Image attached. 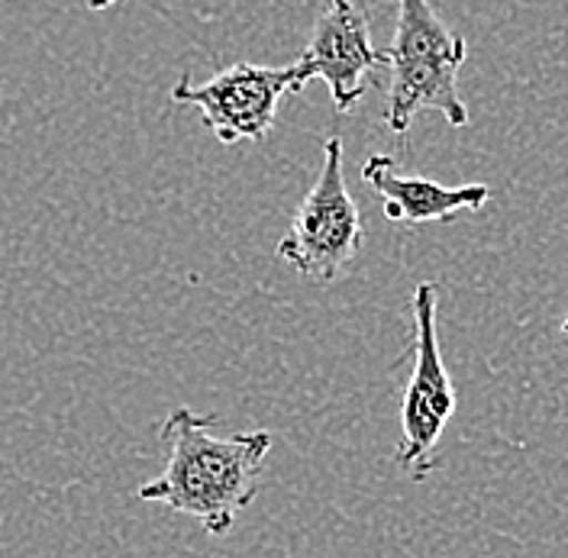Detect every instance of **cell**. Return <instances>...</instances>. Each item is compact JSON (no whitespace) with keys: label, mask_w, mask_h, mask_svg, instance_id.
<instances>
[{"label":"cell","mask_w":568,"mask_h":558,"mask_svg":"<svg viewBox=\"0 0 568 558\" xmlns=\"http://www.w3.org/2000/svg\"><path fill=\"white\" fill-rule=\"evenodd\" d=\"M468 42L446 27L429 0H397L394 42L385 52L390 69L385 126L407 133L414 116L433 110L449 126H468V106L459 94V69Z\"/></svg>","instance_id":"2"},{"label":"cell","mask_w":568,"mask_h":558,"mask_svg":"<svg viewBox=\"0 0 568 558\" xmlns=\"http://www.w3.org/2000/svg\"><path fill=\"white\" fill-rule=\"evenodd\" d=\"M362 248V216L343 172V140L323 142V169L301 201L291 230L278 243V258L304 278L333 284Z\"/></svg>","instance_id":"3"},{"label":"cell","mask_w":568,"mask_h":558,"mask_svg":"<svg viewBox=\"0 0 568 558\" xmlns=\"http://www.w3.org/2000/svg\"><path fill=\"white\" fill-rule=\"evenodd\" d=\"M414 349H410V378L400 404V446L394 461L400 471H407L414 481H426L436 468V446L443 439V429L456 414V387L446 372L443 352H439V287L433 281H420L414 287Z\"/></svg>","instance_id":"4"},{"label":"cell","mask_w":568,"mask_h":558,"mask_svg":"<svg viewBox=\"0 0 568 558\" xmlns=\"http://www.w3.org/2000/svg\"><path fill=\"white\" fill-rule=\"evenodd\" d=\"M311 81L301 62L284 69L265 65H230L216 71L204 84H194L191 74H184L172 88L175 104L197 106L204 116V126L226 145L246 140H265L268 130L278 120V104L284 94L301 91Z\"/></svg>","instance_id":"5"},{"label":"cell","mask_w":568,"mask_h":558,"mask_svg":"<svg viewBox=\"0 0 568 558\" xmlns=\"http://www.w3.org/2000/svg\"><path fill=\"white\" fill-rule=\"evenodd\" d=\"M113 3H116V0H88L91 10H106V7H113Z\"/></svg>","instance_id":"8"},{"label":"cell","mask_w":568,"mask_h":558,"mask_svg":"<svg viewBox=\"0 0 568 558\" xmlns=\"http://www.w3.org/2000/svg\"><path fill=\"white\" fill-rule=\"evenodd\" d=\"M213 423L216 417L191 407H178L162 419L159 439L169 446V458L162 475L140 485L136 497L194 517L211 536H226L258 494L272 433L213 436Z\"/></svg>","instance_id":"1"},{"label":"cell","mask_w":568,"mask_h":558,"mask_svg":"<svg viewBox=\"0 0 568 558\" xmlns=\"http://www.w3.org/2000/svg\"><path fill=\"white\" fill-rule=\"evenodd\" d=\"M562 336H568V316L562 319Z\"/></svg>","instance_id":"9"},{"label":"cell","mask_w":568,"mask_h":558,"mask_svg":"<svg viewBox=\"0 0 568 558\" xmlns=\"http://www.w3.org/2000/svg\"><path fill=\"white\" fill-rule=\"evenodd\" d=\"M311 78H323L339 113H349L375 84L385 52L372 45L368 17L355 0H326L297 59Z\"/></svg>","instance_id":"6"},{"label":"cell","mask_w":568,"mask_h":558,"mask_svg":"<svg viewBox=\"0 0 568 558\" xmlns=\"http://www.w3.org/2000/svg\"><path fill=\"white\" fill-rule=\"evenodd\" d=\"M362 177L372 191L382 194L385 201V216L394 223H439V220H453L456 213L465 210H481L491 201V187L488 184H459V187H446L433 177L404 175L397 169V162L375 152L368 155V162L362 165Z\"/></svg>","instance_id":"7"}]
</instances>
